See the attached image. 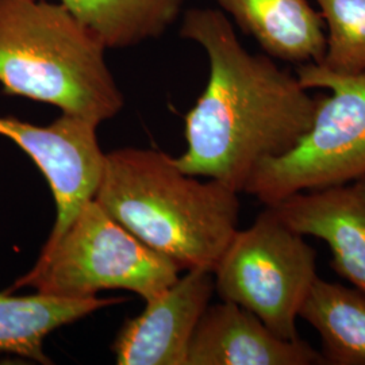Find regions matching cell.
Instances as JSON below:
<instances>
[{
	"label": "cell",
	"instance_id": "4",
	"mask_svg": "<svg viewBox=\"0 0 365 365\" xmlns=\"http://www.w3.org/2000/svg\"><path fill=\"white\" fill-rule=\"evenodd\" d=\"M300 84L329 90L319 96L313 123L280 156L262 160L242 192L265 206L299 192L324 190L365 176V72L344 75L321 64H300Z\"/></svg>",
	"mask_w": 365,
	"mask_h": 365
},
{
	"label": "cell",
	"instance_id": "8",
	"mask_svg": "<svg viewBox=\"0 0 365 365\" xmlns=\"http://www.w3.org/2000/svg\"><path fill=\"white\" fill-rule=\"evenodd\" d=\"M215 292L214 274L190 269L146 299L144 312L128 319L113 344L119 365H187L196 325Z\"/></svg>",
	"mask_w": 365,
	"mask_h": 365
},
{
	"label": "cell",
	"instance_id": "12",
	"mask_svg": "<svg viewBox=\"0 0 365 365\" xmlns=\"http://www.w3.org/2000/svg\"><path fill=\"white\" fill-rule=\"evenodd\" d=\"M125 300L98 297L66 299L39 292L29 297L0 294V352L51 364L43 353V341L52 331Z\"/></svg>",
	"mask_w": 365,
	"mask_h": 365
},
{
	"label": "cell",
	"instance_id": "5",
	"mask_svg": "<svg viewBox=\"0 0 365 365\" xmlns=\"http://www.w3.org/2000/svg\"><path fill=\"white\" fill-rule=\"evenodd\" d=\"M180 272L93 199L11 291L34 288L51 297L84 299L103 289H126L146 300L172 286Z\"/></svg>",
	"mask_w": 365,
	"mask_h": 365
},
{
	"label": "cell",
	"instance_id": "15",
	"mask_svg": "<svg viewBox=\"0 0 365 365\" xmlns=\"http://www.w3.org/2000/svg\"><path fill=\"white\" fill-rule=\"evenodd\" d=\"M327 27V53L319 63L344 75L365 72V0H315Z\"/></svg>",
	"mask_w": 365,
	"mask_h": 365
},
{
	"label": "cell",
	"instance_id": "6",
	"mask_svg": "<svg viewBox=\"0 0 365 365\" xmlns=\"http://www.w3.org/2000/svg\"><path fill=\"white\" fill-rule=\"evenodd\" d=\"M212 274L222 300L257 315L282 339H299L297 319L318 277L317 252L271 207L237 230Z\"/></svg>",
	"mask_w": 365,
	"mask_h": 365
},
{
	"label": "cell",
	"instance_id": "11",
	"mask_svg": "<svg viewBox=\"0 0 365 365\" xmlns=\"http://www.w3.org/2000/svg\"><path fill=\"white\" fill-rule=\"evenodd\" d=\"M235 25L272 58L319 64L327 53L324 18L309 0H217Z\"/></svg>",
	"mask_w": 365,
	"mask_h": 365
},
{
	"label": "cell",
	"instance_id": "9",
	"mask_svg": "<svg viewBox=\"0 0 365 365\" xmlns=\"http://www.w3.org/2000/svg\"><path fill=\"white\" fill-rule=\"evenodd\" d=\"M268 207L299 235L324 241L331 268L365 292V176L288 196Z\"/></svg>",
	"mask_w": 365,
	"mask_h": 365
},
{
	"label": "cell",
	"instance_id": "13",
	"mask_svg": "<svg viewBox=\"0 0 365 365\" xmlns=\"http://www.w3.org/2000/svg\"><path fill=\"white\" fill-rule=\"evenodd\" d=\"M299 318L319 334L327 364L365 365V292L318 276Z\"/></svg>",
	"mask_w": 365,
	"mask_h": 365
},
{
	"label": "cell",
	"instance_id": "10",
	"mask_svg": "<svg viewBox=\"0 0 365 365\" xmlns=\"http://www.w3.org/2000/svg\"><path fill=\"white\" fill-rule=\"evenodd\" d=\"M322 353L303 339L279 337L233 302L209 304L190 342L187 365H319Z\"/></svg>",
	"mask_w": 365,
	"mask_h": 365
},
{
	"label": "cell",
	"instance_id": "7",
	"mask_svg": "<svg viewBox=\"0 0 365 365\" xmlns=\"http://www.w3.org/2000/svg\"><path fill=\"white\" fill-rule=\"evenodd\" d=\"M96 128L88 119L64 113L49 126L0 117V135L10 138L31 157L52 188L57 214L41 253L56 247L99 191L106 153L98 143Z\"/></svg>",
	"mask_w": 365,
	"mask_h": 365
},
{
	"label": "cell",
	"instance_id": "3",
	"mask_svg": "<svg viewBox=\"0 0 365 365\" xmlns=\"http://www.w3.org/2000/svg\"><path fill=\"white\" fill-rule=\"evenodd\" d=\"M105 52L60 1L0 0V86L7 95L99 125L123 107Z\"/></svg>",
	"mask_w": 365,
	"mask_h": 365
},
{
	"label": "cell",
	"instance_id": "2",
	"mask_svg": "<svg viewBox=\"0 0 365 365\" xmlns=\"http://www.w3.org/2000/svg\"><path fill=\"white\" fill-rule=\"evenodd\" d=\"M95 200L149 248L182 271H214L238 230V192L199 182L173 157L126 148L106 153Z\"/></svg>",
	"mask_w": 365,
	"mask_h": 365
},
{
	"label": "cell",
	"instance_id": "1",
	"mask_svg": "<svg viewBox=\"0 0 365 365\" xmlns=\"http://www.w3.org/2000/svg\"><path fill=\"white\" fill-rule=\"evenodd\" d=\"M180 37L206 51L210 75L185 115L187 150L173 157L175 164L242 192L262 160L283 155L310 129L319 96L268 54L244 49L218 10H188Z\"/></svg>",
	"mask_w": 365,
	"mask_h": 365
},
{
	"label": "cell",
	"instance_id": "14",
	"mask_svg": "<svg viewBox=\"0 0 365 365\" xmlns=\"http://www.w3.org/2000/svg\"><path fill=\"white\" fill-rule=\"evenodd\" d=\"M106 49L157 38L178 19L184 0H60Z\"/></svg>",
	"mask_w": 365,
	"mask_h": 365
}]
</instances>
